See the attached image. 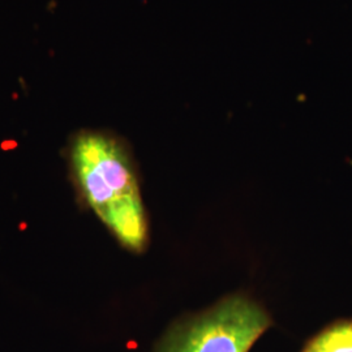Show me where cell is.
<instances>
[{
    "instance_id": "6da1fadb",
    "label": "cell",
    "mask_w": 352,
    "mask_h": 352,
    "mask_svg": "<svg viewBox=\"0 0 352 352\" xmlns=\"http://www.w3.org/2000/svg\"><path fill=\"white\" fill-rule=\"evenodd\" d=\"M65 160L80 202L128 251H144L149 240L148 218L126 142L107 131L80 129L69 138Z\"/></svg>"
},
{
    "instance_id": "7a4b0ae2",
    "label": "cell",
    "mask_w": 352,
    "mask_h": 352,
    "mask_svg": "<svg viewBox=\"0 0 352 352\" xmlns=\"http://www.w3.org/2000/svg\"><path fill=\"white\" fill-rule=\"evenodd\" d=\"M272 318L261 305L245 296L227 298L215 307L176 322L154 352H250Z\"/></svg>"
},
{
    "instance_id": "3957f363",
    "label": "cell",
    "mask_w": 352,
    "mask_h": 352,
    "mask_svg": "<svg viewBox=\"0 0 352 352\" xmlns=\"http://www.w3.org/2000/svg\"><path fill=\"white\" fill-rule=\"evenodd\" d=\"M302 352H352V320H342L325 327Z\"/></svg>"
}]
</instances>
